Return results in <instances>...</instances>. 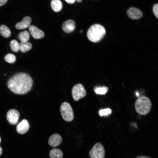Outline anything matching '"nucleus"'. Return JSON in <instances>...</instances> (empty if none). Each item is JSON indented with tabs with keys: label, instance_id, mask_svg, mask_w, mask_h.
<instances>
[{
	"label": "nucleus",
	"instance_id": "ddd939ff",
	"mask_svg": "<svg viewBox=\"0 0 158 158\" xmlns=\"http://www.w3.org/2000/svg\"><path fill=\"white\" fill-rule=\"evenodd\" d=\"M31 18L27 16L24 18L22 21L17 23L15 26L18 29L22 30L27 28L30 26L31 22Z\"/></svg>",
	"mask_w": 158,
	"mask_h": 158
},
{
	"label": "nucleus",
	"instance_id": "39448f33",
	"mask_svg": "<svg viewBox=\"0 0 158 158\" xmlns=\"http://www.w3.org/2000/svg\"><path fill=\"white\" fill-rule=\"evenodd\" d=\"M90 158H104L105 150L103 145L97 142L93 146L89 153Z\"/></svg>",
	"mask_w": 158,
	"mask_h": 158
},
{
	"label": "nucleus",
	"instance_id": "412c9836",
	"mask_svg": "<svg viewBox=\"0 0 158 158\" xmlns=\"http://www.w3.org/2000/svg\"><path fill=\"white\" fill-rule=\"evenodd\" d=\"M4 59L7 62L10 63H13L16 60V57L13 54L9 53L5 56Z\"/></svg>",
	"mask_w": 158,
	"mask_h": 158
},
{
	"label": "nucleus",
	"instance_id": "b1692460",
	"mask_svg": "<svg viewBox=\"0 0 158 158\" xmlns=\"http://www.w3.org/2000/svg\"><path fill=\"white\" fill-rule=\"evenodd\" d=\"M8 0H0V6L4 5L7 2Z\"/></svg>",
	"mask_w": 158,
	"mask_h": 158
},
{
	"label": "nucleus",
	"instance_id": "c756f323",
	"mask_svg": "<svg viewBox=\"0 0 158 158\" xmlns=\"http://www.w3.org/2000/svg\"><path fill=\"white\" fill-rule=\"evenodd\" d=\"M83 31V30H81L80 31V32L81 33Z\"/></svg>",
	"mask_w": 158,
	"mask_h": 158
},
{
	"label": "nucleus",
	"instance_id": "1a4fd4ad",
	"mask_svg": "<svg viewBox=\"0 0 158 158\" xmlns=\"http://www.w3.org/2000/svg\"><path fill=\"white\" fill-rule=\"evenodd\" d=\"M29 31L32 37L36 39H41L44 36L42 31L33 25L29 26Z\"/></svg>",
	"mask_w": 158,
	"mask_h": 158
},
{
	"label": "nucleus",
	"instance_id": "aec40b11",
	"mask_svg": "<svg viewBox=\"0 0 158 158\" xmlns=\"http://www.w3.org/2000/svg\"><path fill=\"white\" fill-rule=\"evenodd\" d=\"M108 88L105 86L99 87L95 88V92L98 94H105L108 91Z\"/></svg>",
	"mask_w": 158,
	"mask_h": 158
},
{
	"label": "nucleus",
	"instance_id": "4468645a",
	"mask_svg": "<svg viewBox=\"0 0 158 158\" xmlns=\"http://www.w3.org/2000/svg\"><path fill=\"white\" fill-rule=\"evenodd\" d=\"M50 158H62L63 154L62 151L58 148H54L50 152Z\"/></svg>",
	"mask_w": 158,
	"mask_h": 158
},
{
	"label": "nucleus",
	"instance_id": "7c9ffc66",
	"mask_svg": "<svg viewBox=\"0 0 158 158\" xmlns=\"http://www.w3.org/2000/svg\"><path fill=\"white\" fill-rule=\"evenodd\" d=\"M1 137H0V143L1 142Z\"/></svg>",
	"mask_w": 158,
	"mask_h": 158
},
{
	"label": "nucleus",
	"instance_id": "a211bd4d",
	"mask_svg": "<svg viewBox=\"0 0 158 158\" xmlns=\"http://www.w3.org/2000/svg\"><path fill=\"white\" fill-rule=\"evenodd\" d=\"M18 38L21 42H27L29 39L30 35L27 31H25L19 34Z\"/></svg>",
	"mask_w": 158,
	"mask_h": 158
},
{
	"label": "nucleus",
	"instance_id": "0eeeda50",
	"mask_svg": "<svg viewBox=\"0 0 158 158\" xmlns=\"http://www.w3.org/2000/svg\"><path fill=\"white\" fill-rule=\"evenodd\" d=\"M20 116V113L17 110L11 109L7 112L6 118L9 123L12 125H15L18 122Z\"/></svg>",
	"mask_w": 158,
	"mask_h": 158
},
{
	"label": "nucleus",
	"instance_id": "423d86ee",
	"mask_svg": "<svg viewBox=\"0 0 158 158\" xmlns=\"http://www.w3.org/2000/svg\"><path fill=\"white\" fill-rule=\"evenodd\" d=\"M72 94L73 99L75 101H78L86 96V92L83 85L79 83L73 87Z\"/></svg>",
	"mask_w": 158,
	"mask_h": 158
},
{
	"label": "nucleus",
	"instance_id": "a878e982",
	"mask_svg": "<svg viewBox=\"0 0 158 158\" xmlns=\"http://www.w3.org/2000/svg\"><path fill=\"white\" fill-rule=\"evenodd\" d=\"M136 158H150L147 157L145 156H140L137 157Z\"/></svg>",
	"mask_w": 158,
	"mask_h": 158
},
{
	"label": "nucleus",
	"instance_id": "bb28decb",
	"mask_svg": "<svg viewBox=\"0 0 158 158\" xmlns=\"http://www.w3.org/2000/svg\"><path fill=\"white\" fill-rule=\"evenodd\" d=\"M2 152V150L1 147L0 146V156Z\"/></svg>",
	"mask_w": 158,
	"mask_h": 158
},
{
	"label": "nucleus",
	"instance_id": "20e7f679",
	"mask_svg": "<svg viewBox=\"0 0 158 158\" xmlns=\"http://www.w3.org/2000/svg\"><path fill=\"white\" fill-rule=\"evenodd\" d=\"M61 116L64 120L67 122L72 121L74 118V113L70 104L67 102H63L60 107Z\"/></svg>",
	"mask_w": 158,
	"mask_h": 158
},
{
	"label": "nucleus",
	"instance_id": "5701e85b",
	"mask_svg": "<svg viewBox=\"0 0 158 158\" xmlns=\"http://www.w3.org/2000/svg\"><path fill=\"white\" fill-rule=\"evenodd\" d=\"M153 11L155 16L158 18V4H155L153 7Z\"/></svg>",
	"mask_w": 158,
	"mask_h": 158
},
{
	"label": "nucleus",
	"instance_id": "4be33fe9",
	"mask_svg": "<svg viewBox=\"0 0 158 158\" xmlns=\"http://www.w3.org/2000/svg\"><path fill=\"white\" fill-rule=\"evenodd\" d=\"M111 110L109 108H107L100 110L99 111V114L100 116L106 115L110 114Z\"/></svg>",
	"mask_w": 158,
	"mask_h": 158
},
{
	"label": "nucleus",
	"instance_id": "f3484780",
	"mask_svg": "<svg viewBox=\"0 0 158 158\" xmlns=\"http://www.w3.org/2000/svg\"><path fill=\"white\" fill-rule=\"evenodd\" d=\"M0 34L3 37L8 38L11 35V32L7 26L2 25L0 26Z\"/></svg>",
	"mask_w": 158,
	"mask_h": 158
},
{
	"label": "nucleus",
	"instance_id": "f03ea898",
	"mask_svg": "<svg viewBox=\"0 0 158 158\" xmlns=\"http://www.w3.org/2000/svg\"><path fill=\"white\" fill-rule=\"evenodd\" d=\"M106 30L102 25L96 24L92 25L88 29L87 36L89 40L93 42L100 41L106 34Z\"/></svg>",
	"mask_w": 158,
	"mask_h": 158
},
{
	"label": "nucleus",
	"instance_id": "9d476101",
	"mask_svg": "<svg viewBox=\"0 0 158 158\" xmlns=\"http://www.w3.org/2000/svg\"><path fill=\"white\" fill-rule=\"evenodd\" d=\"M30 125L28 121L24 119L17 125L16 130L19 134H23L28 131Z\"/></svg>",
	"mask_w": 158,
	"mask_h": 158
},
{
	"label": "nucleus",
	"instance_id": "6e6552de",
	"mask_svg": "<svg viewBox=\"0 0 158 158\" xmlns=\"http://www.w3.org/2000/svg\"><path fill=\"white\" fill-rule=\"evenodd\" d=\"M128 17L132 19H138L141 18L143 16L142 11L138 8L132 7L129 8L127 11Z\"/></svg>",
	"mask_w": 158,
	"mask_h": 158
},
{
	"label": "nucleus",
	"instance_id": "c85d7f7f",
	"mask_svg": "<svg viewBox=\"0 0 158 158\" xmlns=\"http://www.w3.org/2000/svg\"><path fill=\"white\" fill-rule=\"evenodd\" d=\"M136 95H137V96L138 97L139 96V94L138 92H136Z\"/></svg>",
	"mask_w": 158,
	"mask_h": 158
},
{
	"label": "nucleus",
	"instance_id": "cd10ccee",
	"mask_svg": "<svg viewBox=\"0 0 158 158\" xmlns=\"http://www.w3.org/2000/svg\"><path fill=\"white\" fill-rule=\"evenodd\" d=\"M82 0H76V1L78 2H80L82 1Z\"/></svg>",
	"mask_w": 158,
	"mask_h": 158
},
{
	"label": "nucleus",
	"instance_id": "f8f14e48",
	"mask_svg": "<svg viewBox=\"0 0 158 158\" xmlns=\"http://www.w3.org/2000/svg\"><path fill=\"white\" fill-rule=\"evenodd\" d=\"M62 142L61 136L58 134L55 133L50 137L48 140V144L51 147H55L59 145Z\"/></svg>",
	"mask_w": 158,
	"mask_h": 158
},
{
	"label": "nucleus",
	"instance_id": "6ab92c4d",
	"mask_svg": "<svg viewBox=\"0 0 158 158\" xmlns=\"http://www.w3.org/2000/svg\"><path fill=\"white\" fill-rule=\"evenodd\" d=\"M10 46L13 51L16 52L18 51L19 50V44L16 40H12L10 42Z\"/></svg>",
	"mask_w": 158,
	"mask_h": 158
},
{
	"label": "nucleus",
	"instance_id": "2eb2a0df",
	"mask_svg": "<svg viewBox=\"0 0 158 158\" xmlns=\"http://www.w3.org/2000/svg\"><path fill=\"white\" fill-rule=\"evenodd\" d=\"M51 4L52 9L56 12L60 11L62 7V3L60 0H52Z\"/></svg>",
	"mask_w": 158,
	"mask_h": 158
},
{
	"label": "nucleus",
	"instance_id": "dca6fc26",
	"mask_svg": "<svg viewBox=\"0 0 158 158\" xmlns=\"http://www.w3.org/2000/svg\"><path fill=\"white\" fill-rule=\"evenodd\" d=\"M32 47L31 44L29 42H21L19 44V49L23 53L30 50Z\"/></svg>",
	"mask_w": 158,
	"mask_h": 158
},
{
	"label": "nucleus",
	"instance_id": "393cba45",
	"mask_svg": "<svg viewBox=\"0 0 158 158\" xmlns=\"http://www.w3.org/2000/svg\"><path fill=\"white\" fill-rule=\"evenodd\" d=\"M67 3L70 4H72L74 3L76 0H65Z\"/></svg>",
	"mask_w": 158,
	"mask_h": 158
},
{
	"label": "nucleus",
	"instance_id": "f257e3e1",
	"mask_svg": "<svg viewBox=\"0 0 158 158\" xmlns=\"http://www.w3.org/2000/svg\"><path fill=\"white\" fill-rule=\"evenodd\" d=\"M32 83V80L29 75L20 73L10 78L7 85L9 89L14 93L22 95L27 93L31 90Z\"/></svg>",
	"mask_w": 158,
	"mask_h": 158
},
{
	"label": "nucleus",
	"instance_id": "9b49d317",
	"mask_svg": "<svg viewBox=\"0 0 158 158\" xmlns=\"http://www.w3.org/2000/svg\"><path fill=\"white\" fill-rule=\"evenodd\" d=\"M75 23L72 20H68L64 22L62 24V28L65 32L70 33L75 30Z\"/></svg>",
	"mask_w": 158,
	"mask_h": 158
},
{
	"label": "nucleus",
	"instance_id": "7ed1b4c3",
	"mask_svg": "<svg viewBox=\"0 0 158 158\" xmlns=\"http://www.w3.org/2000/svg\"><path fill=\"white\" fill-rule=\"evenodd\" d=\"M152 104L150 99L147 97L142 96L139 98L135 103V108L137 112L140 115H144L150 111Z\"/></svg>",
	"mask_w": 158,
	"mask_h": 158
}]
</instances>
